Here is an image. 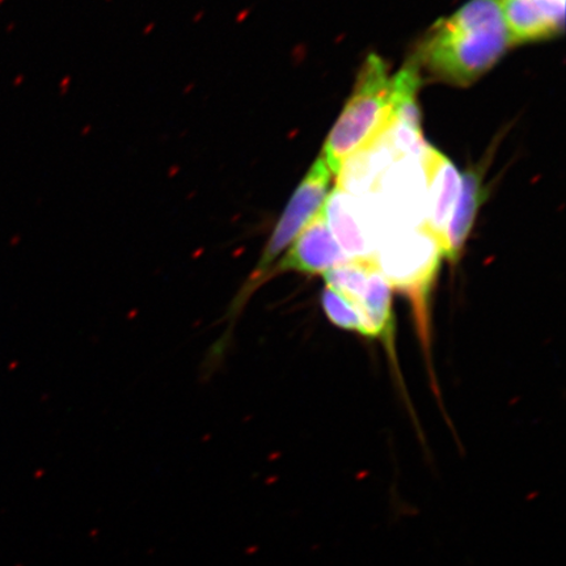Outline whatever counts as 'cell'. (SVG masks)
<instances>
[{
    "instance_id": "6da1fadb",
    "label": "cell",
    "mask_w": 566,
    "mask_h": 566,
    "mask_svg": "<svg viewBox=\"0 0 566 566\" xmlns=\"http://www.w3.org/2000/svg\"><path fill=\"white\" fill-rule=\"evenodd\" d=\"M512 45L502 0H470L431 27L415 61L436 80L465 87L493 69Z\"/></svg>"
},
{
    "instance_id": "7a4b0ae2",
    "label": "cell",
    "mask_w": 566,
    "mask_h": 566,
    "mask_svg": "<svg viewBox=\"0 0 566 566\" xmlns=\"http://www.w3.org/2000/svg\"><path fill=\"white\" fill-rule=\"evenodd\" d=\"M395 124L392 77L386 62L370 54L360 67L352 97L325 142L322 157L332 174H342L345 161L384 138Z\"/></svg>"
},
{
    "instance_id": "3957f363",
    "label": "cell",
    "mask_w": 566,
    "mask_h": 566,
    "mask_svg": "<svg viewBox=\"0 0 566 566\" xmlns=\"http://www.w3.org/2000/svg\"><path fill=\"white\" fill-rule=\"evenodd\" d=\"M443 253L430 232L419 226L388 233L381 239L375 260L389 285L412 300L416 314L427 335L430 287L440 271Z\"/></svg>"
},
{
    "instance_id": "277c9868",
    "label": "cell",
    "mask_w": 566,
    "mask_h": 566,
    "mask_svg": "<svg viewBox=\"0 0 566 566\" xmlns=\"http://www.w3.org/2000/svg\"><path fill=\"white\" fill-rule=\"evenodd\" d=\"M323 214V209L275 263L269 280L283 273L324 274L348 263Z\"/></svg>"
},
{
    "instance_id": "5b68a950",
    "label": "cell",
    "mask_w": 566,
    "mask_h": 566,
    "mask_svg": "<svg viewBox=\"0 0 566 566\" xmlns=\"http://www.w3.org/2000/svg\"><path fill=\"white\" fill-rule=\"evenodd\" d=\"M332 235L349 260H375L377 239L367 223L365 209L356 197L342 187L335 188L323 207Z\"/></svg>"
},
{
    "instance_id": "8992f818",
    "label": "cell",
    "mask_w": 566,
    "mask_h": 566,
    "mask_svg": "<svg viewBox=\"0 0 566 566\" xmlns=\"http://www.w3.org/2000/svg\"><path fill=\"white\" fill-rule=\"evenodd\" d=\"M421 165L428 182L427 218L422 226L443 250L446 229L459 193L460 176L454 163L431 146Z\"/></svg>"
},
{
    "instance_id": "52a82bcc",
    "label": "cell",
    "mask_w": 566,
    "mask_h": 566,
    "mask_svg": "<svg viewBox=\"0 0 566 566\" xmlns=\"http://www.w3.org/2000/svg\"><path fill=\"white\" fill-rule=\"evenodd\" d=\"M514 44L555 39L565 28V0H502Z\"/></svg>"
},
{
    "instance_id": "ba28073f",
    "label": "cell",
    "mask_w": 566,
    "mask_h": 566,
    "mask_svg": "<svg viewBox=\"0 0 566 566\" xmlns=\"http://www.w3.org/2000/svg\"><path fill=\"white\" fill-rule=\"evenodd\" d=\"M483 169L469 168L460 177V188L454 209L446 229L443 258L457 263L469 239L478 212L485 198Z\"/></svg>"
},
{
    "instance_id": "9c48e42d",
    "label": "cell",
    "mask_w": 566,
    "mask_h": 566,
    "mask_svg": "<svg viewBox=\"0 0 566 566\" xmlns=\"http://www.w3.org/2000/svg\"><path fill=\"white\" fill-rule=\"evenodd\" d=\"M375 266H378L377 260H349L348 263L331 269L323 277L328 287L335 290L358 311Z\"/></svg>"
},
{
    "instance_id": "30bf717a",
    "label": "cell",
    "mask_w": 566,
    "mask_h": 566,
    "mask_svg": "<svg viewBox=\"0 0 566 566\" xmlns=\"http://www.w3.org/2000/svg\"><path fill=\"white\" fill-rule=\"evenodd\" d=\"M322 306L329 321L337 325V327L358 332V334L367 337V328L363 316L335 290L328 286L323 290Z\"/></svg>"
}]
</instances>
